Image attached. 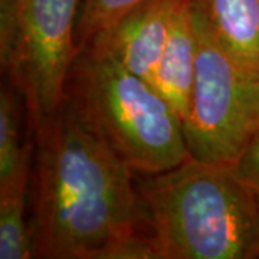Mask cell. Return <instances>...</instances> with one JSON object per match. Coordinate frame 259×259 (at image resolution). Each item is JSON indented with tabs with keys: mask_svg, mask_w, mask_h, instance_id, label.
Returning a JSON list of instances; mask_svg holds the SVG:
<instances>
[{
	"mask_svg": "<svg viewBox=\"0 0 259 259\" xmlns=\"http://www.w3.org/2000/svg\"><path fill=\"white\" fill-rule=\"evenodd\" d=\"M33 131L35 258L104 259L114 243L150 232L133 170L68 97Z\"/></svg>",
	"mask_w": 259,
	"mask_h": 259,
	"instance_id": "cell-1",
	"label": "cell"
},
{
	"mask_svg": "<svg viewBox=\"0 0 259 259\" xmlns=\"http://www.w3.org/2000/svg\"><path fill=\"white\" fill-rule=\"evenodd\" d=\"M137 183L160 259L259 256V206L231 166L189 158Z\"/></svg>",
	"mask_w": 259,
	"mask_h": 259,
	"instance_id": "cell-2",
	"label": "cell"
},
{
	"mask_svg": "<svg viewBox=\"0 0 259 259\" xmlns=\"http://www.w3.org/2000/svg\"><path fill=\"white\" fill-rule=\"evenodd\" d=\"M66 97L136 173L156 175L190 158L182 121L163 95L110 56L81 49Z\"/></svg>",
	"mask_w": 259,
	"mask_h": 259,
	"instance_id": "cell-3",
	"label": "cell"
},
{
	"mask_svg": "<svg viewBox=\"0 0 259 259\" xmlns=\"http://www.w3.org/2000/svg\"><path fill=\"white\" fill-rule=\"evenodd\" d=\"M82 0H0V62L23 100L30 128L66 100L79 54L76 15Z\"/></svg>",
	"mask_w": 259,
	"mask_h": 259,
	"instance_id": "cell-4",
	"label": "cell"
},
{
	"mask_svg": "<svg viewBox=\"0 0 259 259\" xmlns=\"http://www.w3.org/2000/svg\"><path fill=\"white\" fill-rule=\"evenodd\" d=\"M196 72L183 121L190 157L232 166L259 130V76L223 48L200 0H194Z\"/></svg>",
	"mask_w": 259,
	"mask_h": 259,
	"instance_id": "cell-5",
	"label": "cell"
},
{
	"mask_svg": "<svg viewBox=\"0 0 259 259\" xmlns=\"http://www.w3.org/2000/svg\"><path fill=\"white\" fill-rule=\"evenodd\" d=\"M180 2L146 0L85 48L110 56L151 82Z\"/></svg>",
	"mask_w": 259,
	"mask_h": 259,
	"instance_id": "cell-6",
	"label": "cell"
},
{
	"mask_svg": "<svg viewBox=\"0 0 259 259\" xmlns=\"http://www.w3.org/2000/svg\"><path fill=\"white\" fill-rule=\"evenodd\" d=\"M194 0H182L151 83L182 121L187 117L196 72Z\"/></svg>",
	"mask_w": 259,
	"mask_h": 259,
	"instance_id": "cell-7",
	"label": "cell"
},
{
	"mask_svg": "<svg viewBox=\"0 0 259 259\" xmlns=\"http://www.w3.org/2000/svg\"><path fill=\"white\" fill-rule=\"evenodd\" d=\"M229 55L259 76V0H200Z\"/></svg>",
	"mask_w": 259,
	"mask_h": 259,
	"instance_id": "cell-8",
	"label": "cell"
},
{
	"mask_svg": "<svg viewBox=\"0 0 259 259\" xmlns=\"http://www.w3.org/2000/svg\"><path fill=\"white\" fill-rule=\"evenodd\" d=\"M20 94L10 83L0 91V194L28 190L32 179V144L25 141Z\"/></svg>",
	"mask_w": 259,
	"mask_h": 259,
	"instance_id": "cell-9",
	"label": "cell"
},
{
	"mask_svg": "<svg viewBox=\"0 0 259 259\" xmlns=\"http://www.w3.org/2000/svg\"><path fill=\"white\" fill-rule=\"evenodd\" d=\"M28 190L0 194V259L35 258L32 223L26 219Z\"/></svg>",
	"mask_w": 259,
	"mask_h": 259,
	"instance_id": "cell-10",
	"label": "cell"
},
{
	"mask_svg": "<svg viewBox=\"0 0 259 259\" xmlns=\"http://www.w3.org/2000/svg\"><path fill=\"white\" fill-rule=\"evenodd\" d=\"M143 2L146 0H82L75 30L79 51Z\"/></svg>",
	"mask_w": 259,
	"mask_h": 259,
	"instance_id": "cell-11",
	"label": "cell"
},
{
	"mask_svg": "<svg viewBox=\"0 0 259 259\" xmlns=\"http://www.w3.org/2000/svg\"><path fill=\"white\" fill-rule=\"evenodd\" d=\"M233 175L250 189H259V130L231 166Z\"/></svg>",
	"mask_w": 259,
	"mask_h": 259,
	"instance_id": "cell-12",
	"label": "cell"
},
{
	"mask_svg": "<svg viewBox=\"0 0 259 259\" xmlns=\"http://www.w3.org/2000/svg\"><path fill=\"white\" fill-rule=\"evenodd\" d=\"M253 190V193H255V197H256V202H258L259 206V189H252Z\"/></svg>",
	"mask_w": 259,
	"mask_h": 259,
	"instance_id": "cell-13",
	"label": "cell"
}]
</instances>
